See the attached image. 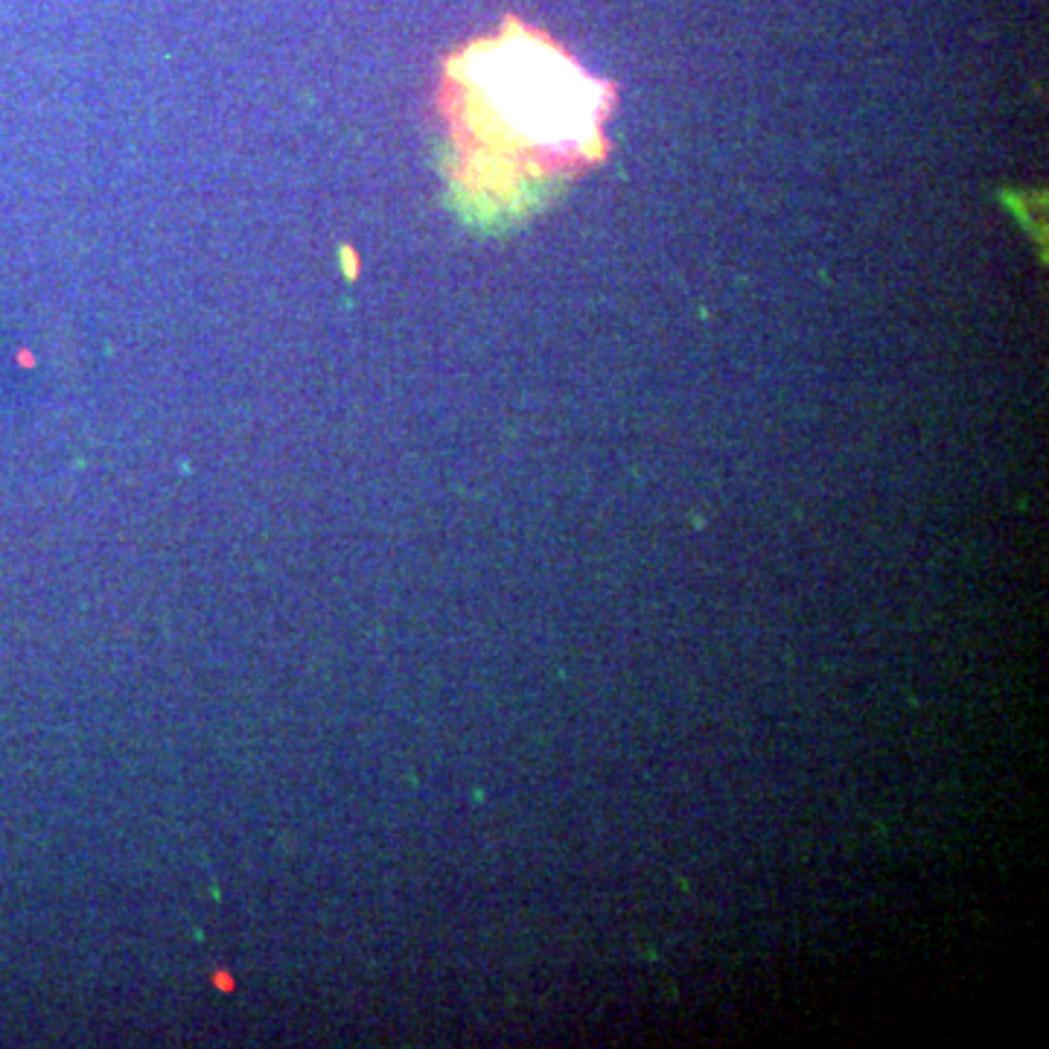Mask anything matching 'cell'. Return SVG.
<instances>
[{
    "mask_svg": "<svg viewBox=\"0 0 1049 1049\" xmlns=\"http://www.w3.org/2000/svg\"><path fill=\"white\" fill-rule=\"evenodd\" d=\"M455 76L470 94V129L487 146L569 152L592 140L598 85L540 35L519 27L481 41Z\"/></svg>",
    "mask_w": 1049,
    "mask_h": 1049,
    "instance_id": "obj_1",
    "label": "cell"
}]
</instances>
